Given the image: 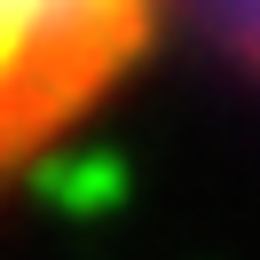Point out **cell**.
Returning <instances> with one entry per match:
<instances>
[{"instance_id":"1","label":"cell","mask_w":260,"mask_h":260,"mask_svg":"<svg viewBox=\"0 0 260 260\" xmlns=\"http://www.w3.org/2000/svg\"><path fill=\"white\" fill-rule=\"evenodd\" d=\"M166 8L174 0H0V197L126 95Z\"/></svg>"},{"instance_id":"2","label":"cell","mask_w":260,"mask_h":260,"mask_svg":"<svg viewBox=\"0 0 260 260\" xmlns=\"http://www.w3.org/2000/svg\"><path fill=\"white\" fill-rule=\"evenodd\" d=\"M229 8H237V40L260 55V0H229Z\"/></svg>"}]
</instances>
